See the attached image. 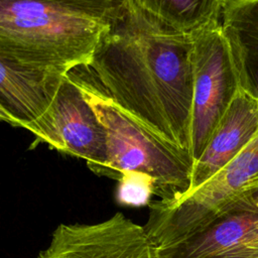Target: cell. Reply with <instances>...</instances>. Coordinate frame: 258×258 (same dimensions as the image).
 I'll return each instance as SVG.
<instances>
[{"label":"cell","mask_w":258,"mask_h":258,"mask_svg":"<svg viewBox=\"0 0 258 258\" xmlns=\"http://www.w3.org/2000/svg\"><path fill=\"white\" fill-rule=\"evenodd\" d=\"M85 69L115 102L191 155L190 34L167 29L125 0Z\"/></svg>","instance_id":"6da1fadb"},{"label":"cell","mask_w":258,"mask_h":258,"mask_svg":"<svg viewBox=\"0 0 258 258\" xmlns=\"http://www.w3.org/2000/svg\"><path fill=\"white\" fill-rule=\"evenodd\" d=\"M125 0H0V54L64 74L86 68Z\"/></svg>","instance_id":"7a4b0ae2"},{"label":"cell","mask_w":258,"mask_h":258,"mask_svg":"<svg viewBox=\"0 0 258 258\" xmlns=\"http://www.w3.org/2000/svg\"><path fill=\"white\" fill-rule=\"evenodd\" d=\"M83 95L96 111L107 134V162L101 175L120 179L135 171L154 181V196L176 201L189 192L195 161L115 102L94 80L70 72Z\"/></svg>","instance_id":"3957f363"},{"label":"cell","mask_w":258,"mask_h":258,"mask_svg":"<svg viewBox=\"0 0 258 258\" xmlns=\"http://www.w3.org/2000/svg\"><path fill=\"white\" fill-rule=\"evenodd\" d=\"M258 186V132L223 169L176 201H150L143 226L156 249L178 244L207 228L241 192Z\"/></svg>","instance_id":"277c9868"},{"label":"cell","mask_w":258,"mask_h":258,"mask_svg":"<svg viewBox=\"0 0 258 258\" xmlns=\"http://www.w3.org/2000/svg\"><path fill=\"white\" fill-rule=\"evenodd\" d=\"M191 156L196 163L241 87L221 23L201 29L191 34Z\"/></svg>","instance_id":"5b68a950"},{"label":"cell","mask_w":258,"mask_h":258,"mask_svg":"<svg viewBox=\"0 0 258 258\" xmlns=\"http://www.w3.org/2000/svg\"><path fill=\"white\" fill-rule=\"evenodd\" d=\"M37 142L86 160L98 175L107 162V134L96 111L69 73L48 110L27 128Z\"/></svg>","instance_id":"8992f818"},{"label":"cell","mask_w":258,"mask_h":258,"mask_svg":"<svg viewBox=\"0 0 258 258\" xmlns=\"http://www.w3.org/2000/svg\"><path fill=\"white\" fill-rule=\"evenodd\" d=\"M37 258H157L143 226L117 212L95 224H60Z\"/></svg>","instance_id":"52a82bcc"},{"label":"cell","mask_w":258,"mask_h":258,"mask_svg":"<svg viewBox=\"0 0 258 258\" xmlns=\"http://www.w3.org/2000/svg\"><path fill=\"white\" fill-rule=\"evenodd\" d=\"M258 243V186L241 192L203 231L156 249L157 258H247Z\"/></svg>","instance_id":"ba28073f"},{"label":"cell","mask_w":258,"mask_h":258,"mask_svg":"<svg viewBox=\"0 0 258 258\" xmlns=\"http://www.w3.org/2000/svg\"><path fill=\"white\" fill-rule=\"evenodd\" d=\"M67 75L0 54V119L26 129L48 110Z\"/></svg>","instance_id":"9c48e42d"},{"label":"cell","mask_w":258,"mask_h":258,"mask_svg":"<svg viewBox=\"0 0 258 258\" xmlns=\"http://www.w3.org/2000/svg\"><path fill=\"white\" fill-rule=\"evenodd\" d=\"M258 132V100L240 90L195 163L190 191L231 162ZM188 194V192H187Z\"/></svg>","instance_id":"30bf717a"},{"label":"cell","mask_w":258,"mask_h":258,"mask_svg":"<svg viewBox=\"0 0 258 258\" xmlns=\"http://www.w3.org/2000/svg\"><path fill=\"white\" fill-rule=\"evenodd\" d=\"M220 23L241 90L258 100V0H224Z\"/></svg>","instance_id":"8fae6325"},{"label":"cell","mask_w":258,"mask_h":258,"mask_svg":"<svg viewBox=\"0 0 258 258\" xmlns=\"http://www.w3.org/2000/svg\"><path fill=\"white\" fill-rule=\"evenodd\" d=\"M141 12L167 29L194 34L220 22L224 0H130Z\"/></svg>","instance_id":"7c38bea8"},{"label":"cell","mask_w":258,"mask_h":258,"mask_svg":"<svg viewBox=\"0 0 258 258\" xmlns=\"http://www.w3.org/2000/svg\"><path fill=\"white\" fill-rule=\"evenodd\" d=\"M117 200L120 204L130 206L149 205L154 195L153 179L141 172L129 171L121 175L118 180Z\"/></svg>","instance_id":"4fadbf2b"}]
</instances>
